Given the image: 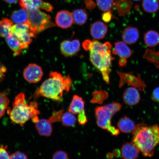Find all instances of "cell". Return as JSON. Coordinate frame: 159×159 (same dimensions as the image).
I'll list each match as a JSON object with an SVG mask.
<instances>
[{
  "label": "cell",
  "instance_id": "74e56055",
  "mask_svg": "<svg viewBox=\"0 0 159 159\" xmlns=\"http://www.w3.org/2000/svg\"><path fill=\"white\" fill-rule=\"evenodd\" d=\"M10 159H28L27 157L23 153L17 152L11 154L10 156Z\"/></svg>",
  "mask_w": 159,
  "mask_h": 159
},
{
  "label": "cell",
  "instance_id": "d6986e66",
  "mask_svg": "<svg viewBox=\"0 0 159 159\" xmlns=\"http://www.w3.org/2000/svg\"><path fill=\"white\" fill-rule=\"evenodd\" d=\"M115 6L121 16L129 14L132 7L133 3L131 0H116Z\"/></svg>",
  "mask_w": 159,
  "mask_h": 159
},
{
  "label": "cell",
  "instance_id": "6da1fadb",
  "mask_svg": "<svg viewBox=\"0 0 159 159\" xmlns=\"http://www.w3.org/2000/svg\"><path fill=\"white\" fill-rule=\"evenodd\" d=\"M132 143L145 157H152L155 148L159 144V126H148L142 123L132 131Z\"/></svg>",
  "mask_w": 159,
  "mask_h": 159
},
{
  "label": "cell",
  "instance_id": "f1b7e54d",
  "mask_svg": "<svg viewBox=\"0 0 159 159\" xmlns=\"http://www.w3.org/2000/svg\"><path fill=\"white\" fill-rule=\"evenodd\" d=\"M96 3L99 9L104 12L110 11L115 6L114 0H96Z\"/></svg>",
  "mask_w": 159,
  "mask_h": 159
},
{
  "label": "cell",
  "instance_id": "4fadbf2b",
  "mask_svg": "<svg viewBox=\"0 0 159 159\" xmlns=\"http://www.w3.org/2000/svg\"><path fill=\"white\" fill-rule=\"evenodd\" d=\"M108 26L102 21H95L90 27V34L93 38L96 39H104L108 31Z\"/></svg>",
  "mask_w": 159,
  "mask_h": 159
},
{
  "label": "cell",
  "instance_id": "d6a6232c",
  "mask_svg": "<svg viewBox=\"0 0 159 159\" xmlns=\"http://www.w3.org/2000/svg\"><path fill=\"white\" fill-rule=\"evenodd\" d=\"M105 105L112 111L114 114L118 112L122 108V105L120 103L117 102H113Z\"/></svg>",
  "mask_w": 159,
  "mask_h": 159
},
{
  "label": "cell",
  "instance_id": "7402d4cb",
  "mask_svg": "<svg viewBox=\"0 0 159 159\" xmlns=\"http://www.w3.org/2000/svg\"><path fill=\"white\" fill-rule=\"evenodd\" d=\"M11 17L12 21L16 24H23L27 21L28 14L26 10L22 8L13 11Z\"/></svg>",
  "mask_w": 159,
  "mask_h": 159
},
{
  "label": "cell",
  "instance_id": "f35d334b",
  "mask_svg": "<svg viewBox=\"0 0 159 159\" xmlns=\"http://www.w3.org/2000/svg\"><path fill=\"white\" fill-rule=\"evenodd\" d=\"M152 99L155 102L159 103V87H157L153 91Z\"/></svg>",
  "mask_w": 159,
  "mask_h": 159
},
{
  "label": "cell",
  "instance_id": "2e32d148",
  "mask_svg": "<svg viewBox=\"0 0 159 159\" xmlns=\"http://www.w3.org/2000/svg\"><path fill=\"white\" fill-rule=\"evenodd\" d=\"M114 44V49L112 51L113 54L118 55L120 59H125L132 55V51L124 42H117Z\"/></svg>",
  "mask_w": 159,
  "mask_h": 159
},
{
  "label": "cell",
  "instance_id": "9c48e42d",
  "mask_svg": "<svg viewBox=\"0 0 159 159\" xmlns=\"http://www.w3.org/2000/svg\"><path fill=\"white\" fill-rule=\"evenodd\" d=\"M23 76L28 82L36 83L41 80L43 75L41 67L36 64H30L23 71Z\"/></svg>",
  "mask_w": 159,
  "mask_h": 159
},
{
  "label": "cell",
  "instance_id": "d4e9b609",
  "mask_svg": "<svg viewBox=\"0 0 159 159\" xmlns=\"http://www.w3.org/2000/svg\"><path fill=\"white\" fill-rule=\"evenodd\" d=\"M7 43L16 56L19 55L22 52V49L20 47L19 43L12 35L11 34L6 38Z\"/></svg>",
  "mask_w": 159,
  "mask_h": 159
},
{
  "label": "cell",
  "instance_id": "60d3db41",
  "mask_svg": "<svg viewBox=\"0 0 159 159\" xmlns=\"http://www.w3.org/2000/svg\"><path fill=\"white\" fill-rule=\"evenodd\" d=\"M85 5L87 9L92 10L96 7V4L93 0H85Z\"/></svg>",
  "mask_w": 159,
  "mask_h": 159
},
{
  "label": "cell",
  "instance_id": "3957f363",
  "mask_svg": "<svg viewBox=\"0 0 159 159\" xmlns=\"http://www.w3.org/2000/svg\"><path fill=\"white\" fill-rule=\"evenodd\" d=\"M112 47L109 42L102 43L95 40L91 41L89 47V60L100 71L103 80L108 84H110V68L115 59L111 54Z\"/></svg>",
  "mask_w": 159,
  "mask_h": 159
},
{
  "label": "cell",
  "instance_id": "30bf717a",
  "mask_svg": "<svg viewBox=\"0 0 159 159\" xmlns=\"http://www.w3.org/2000/svg\"><path fill=\"white\" fill-rule=\"evenodd\" d=\"M80 43L77 39L63 41L61 43L60 47L61 54L66 57L76 55L80 50Z\"/></svg>",
  "mask_w": 159,
  "mask_h": 159
},
{
  "label": "cell",
  "instance_id": "44dd1931",
  "mask_svg": "<svg viewBox=\"0 0 159 159\" xmlns=\"http://www.w3.org/2000/svg\"><path fill=\"white\" fill-rule=\"evenodd\" d=\"M117 126L121 132L126 134L132 132L135 127L134 121L126 116L120 119Z\"/></svg>",
  "mask_w": 159,
  "mask_h": 159
},
{
  "label": "cell",
  "instance_id": "ba28073f",
  "mask_svg": "<svg viewBox=\"0 0 159 159\" xmlns=\"http://www.w3.org/2000/svg\"><path fill=\"white\" fill-rule=\"evenodd\" d=\"M117 73L120 77L119 87L120 88L125 83H128L141 90L144 91L146 85L143 81L142 80L139 75L135 76L131 73H126L119 72L117 71Z\"/></svg>",
  "mask_w": 159,
  "mask_h": 159
},
{
  "label": "cell",
  "instance_id": "5bb4252c",
  "mask_svg": "<svg viewBox=\"0 0 159 159\" xmlns=\"http://www.w3.org/2000/svg\"><path fill=\"white\" fill-rule=\"evenodd\" d=\"M139 32L136 28L131 26L127 27L123 30L122 37L123 41L126 44H134L139 38Z\"/></svg>",
  "mask_w": 159,
  "mask_h": 159
},
{
  "label": "cell",
  "instance_id": "e0dca14e",
  "mask_svg": "<svg viewBox=\"0 0 159 159\" xmlns=\"http://www.w3.org/2000/svg\"><path fill=\"white\" fill-rule=\"evenodd\" d=\"M35 124L36 129L41 136L48 137L52 134V126L48 120L39 119Z\"/></svg>",
  "mask_w": 159,
  "mask_h": 159
},
{
  "label": "cell",
  "instance_id": "f546056e",
  "mask_svg": "<svg viewBox=\"0 0 159 159\" xmlns=\"http://www.w3.org/2000/svg\"><path fill=\"white\" fill-rule=\"evenodd\" d=\"M9 102V99L7 97L0 93V119L5 115Z\"/></svg>",
  "mask_w": 159,
  "mask_h": 159
},
{
  "label": "cell",
  "instance_id": "1f68e13d",
  "mask_svg": "<svg viewBox=\"0 0 159 159\" xmlns=\"http://www.w3.org/2000/svg\"><path fill=\"white\" fill-rule=\"evenodd\" d=\"M19 4L23 8L27 11L37 9L35 7L34 0H20Z\"/></svg>",
  "mask_w": 159,
  "mask_h": 159
},
{
  "label": "cell",
  "instance_id": "277c9868",
  "mask_svg": "<svg viewBox=\"0 0 159 159\" xmlns=\"http://www.w3.org/2000/svg\"><path fill=\"white\" fill-rule=\"evenodd\" d=\"M37 108V103L33 102L29 105L26 101L25 94L20 93L16 97L12 109L7 112L13 122L23 126L30 119L35 123L39 120L38 115L39 111Z\"/></svg>",
  "mask_w": 159,
  "mask_h": 159
},
{
  "label": "cell",
  "instance_id": "836d02e7",
  "mask_svg": "<svg viewBox=\"0 0 159 159\" xmlns=\"http://www.w3.org/2000/svg\"><path fill=\"white\" fill-rule=\"evenodd\" d=\"M63 112V110L60 111L58 112H54L52 116L48 119L49 122L52 123L61 120Z\"/></svg>",
  "mask_w": 159,
  "mask_h": 159
},
{
  "label": "cell",
  "instance_id": "7a4b0ae2",
  "mask_svg": "<svg viewBox=\"0 0 159 159\" xmlns=\"http://www.w3.org/2000/svg\"><path fill=\"white\" fill-rule=\"evenodd\" d=\"M49 76V78L45 80L36 91L35 98L43 97L55 101H61L63 91H69L72 81L69 75L64 77L61 73L57 72H51Z\"/></svg>",
  "mask_w": 159,
  "mask_h": 159
},
{
  "label": "cell",
  "instance_id": "603a6c76",
  "mask_svg": "<svg viewBox=\"0 0 159 159\" xmlns=\"http://www.w3.org/2000/svg\"><path fill=\"white\" fill-rule=\"evenodd\" d=\"M13 25V22L7 18L0 21V37L7 38L11 34V29Z\"/></svg>",
  "mask_w": 159,
  "mask_h": 159
},
{
  "label": "cell",
  "instance_id": "8d00e7d4",
  "mask_svg": "<svg viewBox=\"0 0 159 159\" xmlns=\"http://www.w3.org/2000/svg\"><path fill=\"white\" fill-rule=\"evenodd\" d=\"M7 146H0V159H10Z\"/></svg>",
  "mask_w": 159,
  "mask_h": 159
},
{
  "label": "cell",
  "instance_id": "b9f144b4",
  "mask_svg": "<svg viewBox=\"0 0 159 159\" xmlns=\"http://www.w3.org/2000/svg\"><path fill=\"white\" fill-rule=\"evenodd\" d=\"M107 130L113 136H118L119 134V131L118 129L115 128V127L111 125V126L107 129Z\"/></svg>",
  "mask_w": 159,
  "mask_h": 159
},
{
  "label": "cell",
  "instance_id": "f6af8a7d",
  "mask_svg": "<svg viewBox=\"0 0 159 159\" xmlns=\"http://www.w3.org/2000/svg\"><path fill=\"white\" fill-rule=\"evenodd\" d=\"M5 2L9 4H13L16 3L18 0H4Z\"/></svg>",
  "mask_w": 159,
  "mask_h": 159
},
{
  "label": "cell",
  "instance_id": "9a60e30c",
  "mask_svg": "<svg viewBox=\"0 0 159 159\" xmlns=\"http://www.w3.org/2000/svg\"><path fill=\"white\" fill-rule=\"evenodd\" d=\"M121 152L124 159H136L138 157L140 151L132 143H126L121 148Z\"/></svg>",
  "mask_w": 159,
  "mask_h": 159
},
{
  "label": "cell",
  "instance_id": "8992f818",
  "mask_svg": "<svg viewBox=\"0 0 159 159\" xmlns=\"http://www.w3.org/2000/svg\"><path fill=\"white\" fill-rule=\"evenodd\" d=\"M11 34L18 41L22 49L28 48L32 41V38L36 36L32 33L27 23L13 25L11 27Z\"/></svg>",
  "mask_w": 159,
  "mask_h": 159
},
{
  "label": "cell",
  "instance_id": "ac0fdd59",
  "mask_svg": "<svg viewBox=\"0 0 159 159\" xmlns=\"http://www.w3.org/2000/svg\"><path fill=\"white\" fill-rule=\"evenodd\" d=\"M85 102L81 97L77 95H74L73 97L68 110L74 114H79L84 110Z\"/></svg>",
  "mask_w": 159,
  "mask_h": 159
},
{
  "label": "cell",
  "instance_id": "484cf974",
  "mask_svg": "<svg viewBox=\"0 0 159 159\" xmlns=\"http://www.w3.org/2000/svg\"><path fill=\"white\" fill-rule=\"evenodd\" d=\"M142 6L147 12H156L159 9V0H143Z\"/></svg>",
  "mask_w": 159,
  "mask_h": 159
},
{
  "label": "cell",
  "instance_id": "8fae6325",
  "mask_svg": "<svg viewBox=\"0 0 159 159\" xmlns=\"http://www.w3.org/2000/svg\"><path fill=\"white\" fill-rule=\"evenodd\" d=\"M73 21L72 14L65 10L59 11L56 16V25L61 29H66L70 27Z\"/></svg>",
  "mask_w": 159,
  "mask_h": 159
},
{
  "label": "cell",
  "instance_id": "cb8c5ba5",
  "mask_svg": "<svg viewBox=\"0 0 159 159\" xmlns=\"http://www.w3.org/2000/svg\"><path fill=\"white\" fill-rule=\"evenodd\" d=\"M72 15L74 22L79 25H84L88 19L87 13L82 9L75 10L73 11Z\"/></svg>",
  "mask_w": 159,
  "mask_h": 159
},
{
  "label": "cell",
  "instance_id": "83f0119b",
  "mask_svg": "<svg viewBox=\"0 0 159 159\" xmlns=\"http://www.w3.org/2000/svg\"><path fill=\"white\" fill-rule=\"evenodd\" d=\"M61 121L63 126L72 127L76 124V119L74 114L67 111L63 114Z\"/></svg>",
  "mask_w": 159,
  "mask_h": 159
},
{
  "label": "cell",
  "instance_id": "4dcf8cb0",
  "mask_svg": "<svg viewBox=\"0 0 159 159\" xmlns=\"http://www.w3.org/2000/svg\"><path fill=\"white\" fill-rule=\"evenodd\" d=\"M35 7L37 9L45 10L51 11L53 9V7L50 3L43 2L42 0H34Z\"/></svg>",
  "mask_w": 159,
  "mask_h": 159
},
{
  "label": "cell",
  "instance_id": "bcb514c9",
  "mask_svg": "<svg viewBox=\"0 0 159 159\" xmlns=\"http://www.w3.org/2000/svg\"><path fill=\"white\" fill-rule=\"evenodd\" d=\"M133 1H141V0H133Z\"/></svg>",
  "mask_w": 159,
  "mask_h": 159
},
{
  "label": "cell",
  "instance_id": "ffe728a7",
  "mask_svg": "<svg viewBox=\"0 0 159 159\" xmlns=\"http://www.w3.org/2000/svg\"><path fill=\"white\" fill-rule=\"evenodd\" d=\"M145 45L148 47H154L159 44V34L156 31L150 30L144 35Z\"/></svg>",
  "mask_w": 159,
  "mask_h": 159
},
{
  "label": "cell",
  "instance_id": "7bdbcfd3",
  "mask_svg": "<svg viewBox=\"0 0 159 159\" xmlns=\"http://www.w3.org/2000/svg\"><path fill=\"white\" fill-rule=\"evenodd\" d=\"M127 62V59H120L118 63L119 66L123 67L126 66Z\"/></svg>",
  "mask_w": 159,
  "mask_h": 159
},
{
  "label": "cell",
  "instance_id": "ab89813d",
  "mask_svg": "<svg viewBox=\"0 0 159 159\" xmlns=\"http://www.w3.org/2000/svg\"><path fill=\"white\" fill-rule=\"evenodd\" d=\"M112 15L110 11L104 12L102 15V19L106 23H108L112 19Z\"/></svg>",
  "mask_w": 159,
  "mask_h": 159
},
{
  "label": "cell",
  "instance_id": "52a82bcc",
  "mask_svg": "<svg viewBox=\"0 0 159 159\" xmlns=\"http://www.w3.org/2000/svg\"><path fill=\"white\" fill-rule=\"evenodd\" d=\"M95 111L97 125L100 128L107 130L112 125L111 119L115 114L106 105L97 107Z\"/></svg>",
  "mask_w": 159,
  "mask_h": 159
},
{
  "label": "cell",
  "instance_id": "d590c367",
  "mask_svg": "<svg viewBox=\"0 0 159 159\" xmlns=\"http://www.w3.org/2000/svg\"><path fill=\"white\" fill-rule=\"evenodd\" d=\"M77 120H78L79 124L81 125H84L88 122L84 110L78 114V116H77Z\"/></svg>",
  "mask_w": 159,
  "mask_h": 159
},
{
  "label": "cell",
  "instance_id": "ee69618b",
  "mask_svg": "<svg viewBox=\"0 0 159 159\" xmlns=\"http://www.w3.org/2000/svg\"><path fill=\"white\" fill-rule=\"evenodd\" d=\"M6 71H7V68L4 66L1 67V64H0V74L3 73H5Z\"/></svg>",
  "mask_w": 159,
  "mask_h": 159
},
{
  "label": "cell",
  "instance_id": "7c38bea8",
  "mask_svg": "<svg viewBox=\"0 0 159 159\" xmlns=\"http://www.w3.org/2000/svg\"><path fill=\"white\" fill-rule=\"evenodd\" d=\"M123 98L125 104L129 106L136 105L140 100V93L135 87H129L125 89Z\"/></svg>",
  "mask_w": 159,
  "mask_h": 159
},
{
  "label": "cell",
  "instance_id": "5b68a950",
  "mask_svg": "<svg viewBox=\"0 0 159 159\" xmlns=\"http://www.w3.org/2000/svg\"><path fill=\"white\" fill-rule=\"evenodd\" d=\"M27 12L28 17L26 23L29 25L31 32L35 36L45 30L57 25L51 21L50 16L39 9Z\"/></svg>",
  "mask_w": 159,
  "mask_h": 159
},
{
  "label": "cell",
  "instance_id": "e575fe53",
  "mask_svg": "<svg viewBox=\"0 0 159 159\" xmlns=\"http://www.w3.org/2000/svg\"><path fill=\"white\" fill-rule=\"evenodd\" d=\"M52 159H69L68 155L63 151H57L53 154Z\"/></svg>",
  "mask_w": 159,
  "mask_h": 159
},
{
  "label": "cell",
  "instance_id": "4316f807",
  "mask_svg": "<svg viewBox=\"0 0 159 159\" xmlns=\"http://www.w3.org/2000/svg\"><path fill=\"white\" fill-rule=\"evenodd\" d=\"M92 99L90 102L93 104H102L103 102L108 98L109 94L107 91L101 89L100 90L94 91L92 93Z\"/></svg>",
  "mask_w": 159,
  "mask_h": 159
}]
</instances>
